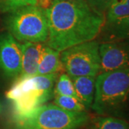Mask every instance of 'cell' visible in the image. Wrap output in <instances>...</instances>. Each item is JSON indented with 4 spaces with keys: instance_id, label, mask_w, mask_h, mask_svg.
<instances>
[{
    "instance_id": "cell-1",
    "label": "cell",
    "mask_w": 129,
    "mask_h": 129,
    "mask_svg": "<svg viewBox=\"0 0 129 129\" xmlns=\"http://www.w3.org/2000/svg\"><path fill=\"white\" fill-rule=\"evenodd\" d=\"M45 12L48 24L47 46L59 52L94 40L106 22V15L92 9L86 0L52 3Z\"/></svg>"
},
{
    "instance_id": "cell-2",
    "label": "cell",
    "mask_w": 129,
    "mask_h": 129,
    "mask_svg": "<svg viewBox=\"0 0 129 129\" xmlns=\"http://www.w3.org/2000/svg\"><path fill=\"white\" fill-rule=\"evenodd\" d=\"M99 115L126 118L129 116V68L103 72L97 75L91 106Z\"/></svg>"
},
{
    "instance_id": "cell-3",
    "label": "cell",
    "mask_w": 129,
    "mask_h": 129,
    "mask_svg": "<svg viewBox=\"0 0 129 129\" xmlns=\"http://www.w3.org/2000/svg\"><path fill=\"white\" fill-rule=\"evenodd\" d=\"M58 73L19 77L6 92L13 103L14 115H22L45 104L54 97Z\"/></svg>"
},
{
    "instance_id": "cell-4",
    "label": "cell",
    "mask_w": 129,
    "mask_h": 129,
    "mask_svg": "<svg viewBox=\"0 0 129 129\" xmlns=\"http://www.w3.org/2000/svg\"><path fill=\"white\" fill-rule=\"evenodd\" d=\"M88 120L86 111H68L50 103L22 115H14L12 129H78Z\"/></svg>"
},
{
    "instance_id": "cell-5",
    "label": "cell",
    "mask_w": 129,
    "mask_h": 129,
    "mask_svg": "<svg viewBox=\"0 0 129 129\" xmlns=\"http://www.w3.org/2000/svg\"><path fill=\"white\" fill-rule=\"evenodd\" d=\"M7 19L9 33L21 42H44L48 37V24L44 9L29 5L15 10Z\"/></svg>"
},
{
    "instance_id": "cell-6",
    "label": "cell",
    "mask_w": 129,
    "mask_h": 129,
    "mask_svg": "<svg viewBox=\"0 0 129 129\" xmlns=\"http://www.w3.org/2000/svg\"><path fill=\"white\" fill-rule=\"evenodd\" d=\"M99 42H85L60 52L63 67L70 78L96 77L101 71Z\"/></svg>"
},
{
    "instance_id": "cell-7",
    "label": "cell",
    "mask_w": 129,
    "mask_h": 129,
    "mask_svg": "<svg viewBox=\"0 0 129 129\" xmlns=\"http://www.w3.org/2000/svg\"><path fill=\"white\" fill-rule=\"evenodd\" d=\"M0 69L10 78H17L22 72L21 44L9 32L0 35Z\"/></svg>"
},
{
    "instance_id": "cell-8",
    "label": "cell",
    "mask_w": 129,
    "mask_h": 129,
    "mask_svg": "<svg viewBox=\"0 0 129 129\" xmlns=\"http://www.w3.org/2000/svg\"><path fill=\"white\" fill-rule=\"evenodd\" d=\"M101 73L129 68V40L100 44Z\"/></svg>"
},
{
    "instance_id": "cell-9",
    "label": "cell",
    "mask_w": 129,
    "mask_h": 129,
    "mask_svg": "<svg viewBox=\"0 0 129 129\" xmlns=\"http://www.w3.org/2000/svg\"><path fill=\"white\" fill-rule=\"evenodd\" d=\"M44 45L42 42H27L21 45L22 72L19 77L37 75L38 65Z\"/></svg>"
},
{
    "instance_id": "cell-10",
    "label": "cell",
    "mask_w": 129,
    "mask_h": 129,
    "mask_svg": "<svg viewBox=\"0 0 129 129\" xmlns=\"http://www.w3.org/2000/svg\"><path fill=\"white\" fill-rule=\"evenodd\" d=\"M100 35L103 42L129 40V15L106 22Z\"/></svg>"
},
{
    "instance_id": "cell-11",
    "label": "cell",
    "mask_w": 129,
    "mask_h": 129,
    "mask_svg": "<svg viewBox=\"0 0 129 129\" xmlns=\"http://www.w3.org/2000/svg\"><path fill=\"white\" fill-rule=\"evenodd\" d=\"M95 78L93 76H79L71 78L79 101L86 110L91 108L95 88Z\"/></svg>"
},
{
    "instance_id": "cell-12",
    "label": "cell",
    "mask_w": 129,
    "mask_h": 129,
    "mask_svg": "<svg viewBox=\"0 0 129 129\" xmlns=\"http://www.w3.org/2000/svg\"><path fill=\"white\" fill-rule=\"evenodd\" d=\"M64 69L60 52L49 46H44L38 65L37 75L58 73Z\"/></svg>"
},
{
    "instance_id": "cell-13",
    "label": "cell",
    "mask_w": 129,
    "mask_h": 129,
    "mask_svg": "<svg viewBox=\"0 0 129 129\" xmlns=\"http://www.w3.org/2000/svg\"><path fill=\"white\" fill-rule=\"evenodd\" d=\"M89 129H129V123L123 118L98 115L91 120Z\"/></svg>"
},
{
    "instance_id": "cell-14",
    "label": "cell",
    "mask_w": 129,
    "mask_h": 129,
    "mask_svg": "<svg viewBox=\"0 0 129 129\" xmlns=\"http://www.w3.org/2000/svg\"><path fill=\"white\" fill-rule=\"evenodd\" d=\"M129 15V0H113L106 12V22Z\"/></svg>"
},
{
    "instance_id": "cell-15",
    "label": "cell",
    "mask_w": 129,
    "mask_h": 129,
    "mask_svg": "<svg viewBox=\"0 0 129 129\" xmlns=\"http://www.w3.org/2000/svg\"><path fill=\"white\" fill-rule=\"evenodd\" d=\"M54 104L68 111L84 112L87 111L77 98L69 95H54Z\"/></svg>"
},
{
    "instance_id": "cell-16",
    "label": "cell",
    "mask_w": 129,
    "mask_h": 129,
    "mask_svg": "<svg viewBox=\"0 0 129 129\" xmlns=\"http://www.w3.org/2000/svg\"><path fill=\"white\" fill-rule=\"evenodd\" d=\"M54 95H69L78 98L73 80L68 74H62L57 80L54 88Z\"/></svg>"
},
{
    "instance_id": "cell-17",
    "label": "cell",
    "mask_w": 129,
    "mask_h": 129,
    "mask_svg": "<svg viewBox=\"0 0 129 129\" xmlns=\"http://www.w3.org/2000/svg\"><path fill=\"white\" fill-rule=\"evenodd\" d=\"M38 0H0V12H12L29 5H35Z\"/></svg>"
},
{
    "instance_id": "cell-18",
    "label": "cell",
    "mask_w": 129,
    "mask_h": 129,
    "mask_svg": "<svg viewBox=\"0 0 129 129\" xmlns=\"http://www.w3.org/2000/svg\"><path fill=\"white\" fill-rule=\"evenodd\" d=\"M86 2L92 9L105 14L113 0H86Z\"/></svg>"
},
{
    "instance_id": "cell-19",
    "label": "cell",
    "mask_w": 129,
    "mask_h": 129,
    "mask_svg": "<svg viewBox=\"0 0 129 129\" xmlns=\"http://www.w3.org/2000/svg\"><path fill=\"white\" fill-rule=\"evenodd\" d=\"M2 112H3V105H2V102L0 101V116L2 115Z\"/></svg>"
},
{
    "instance_id": "cell-20",
    "label": "cell",
    "mask_w": 129,
    "mask_h": 129,
    "mask_svg": "<svg viewBox=\"0 0 129 129\" xmlns=\"http://www.w3.org/2000/svg\"><path fill=\"white\" fill-rule=\"evenodd\" d=\"M62 1H70V0H53L52 3H55V2H62Z\"/></svg>"
}]
</instances>
